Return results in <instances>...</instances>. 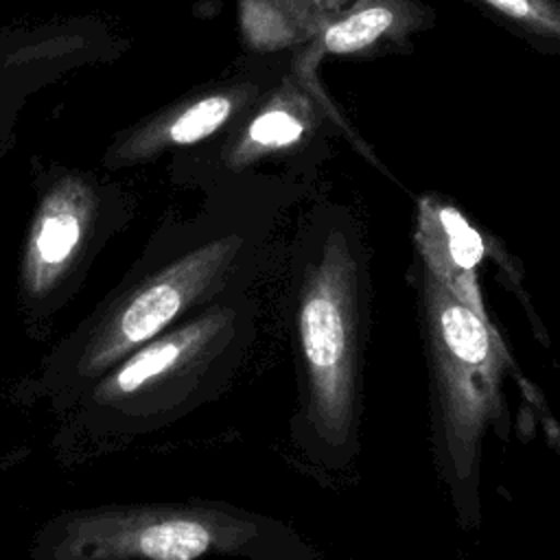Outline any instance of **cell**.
Segmentation results:
<instances>
[{
	"mask_svg": "<svg viewBox=\"0 0 560 560\" xmlns=\"http://www.w3.org/2000/svg\"><path fill=\"white\" fill-rule=\"evenodd\" d=\"M422 0H350L308 42L313 52L335 59H381L413 48V37L433 26Z\"/></svg>",
	"mask_w": 560,
	"mask_h": 560,
	"instance_id": "9c48e42d",
	"label": "cell"
},
{
	"mask_svg": "<svg viewBox=\"0 0 560 560\" xmlns=\"http://www.w3.org/2000/svg\"><path fill=\"white\" fill-rule=\"evenodd\" d=\"M249 254L247 238L232 232L188 249L147 276L94 322L74 354L72 378L94 383L192 308L210 306L234 287Z\"/></svg>",
	"mask_w": 560,
	"mask_h": 560,
	"instance_id": "277c9868",
	"label": "cell"
},
{
	"mask_svg": "<svg viewBox=\"0 0 560 560\" xmlns=\"http://www.w3.org/2000/svg\"><path fill=\"white\" fill-rule=\"evenodd\" d=\"M238 28L243 44L254 52H282L302 48L315 33L276 0H238Z\"/></svg>",
	"mask_w": 560,
	"mask_h": 560,
	"instance_id": "8fae6325",
	"label": "cell"
},
{
	"mask_svg": "<svg viewBox=\"0 0 560 560\" xmlns=\"http://www.w3.org/2000/svg\"><path fill=\"white\" fill-rule=\"evenodd\" d=\"M258 523L223 505L127 503L55 514L35 534L33 560H201L247 551Z\"/></svg>",
	"mask_w": 560,
	"mask_h": 560,
	"instance_id": "3957f363",
	"label": "cell"
},
{
	"mask_svg": "<svg viewBox=\"0 0 560 560\" xmlns=\"http://www.w3.org/2000/svg\"><path fill=\"white\" fill-rule=\"evenodd\" d=\"M245 302L210 304L192 319L171 326L92 383L90 400L127 409L155 405L158 396L190 389L228 350H236L245 324Z\"/></svg>",
	"mask_w": 560,
	"mask_h": 560,
	"instance_id": "5b68a950",
	"label": "cell"
},
{
	"mask_svg": "<svg viewBox=\"0 0 560 560\" xmlns=\"http://www.w3.org/2000/svg\"><path fill=\"white\" fill-rule=\"evenodd\" d=\"M262 92L260 83L249 79L203 88L125 131L109 149L107 162L112 166H131L149 162L168 149L208 140L230 122L241 120Z\"/></svg>",
	"mask_w": 560,
	"mask_h": 560,
	"instance_id": "ba28073f",
	"label": "cell"
},
{
	"mask_svg": "<svg viewBox=\"0 0 560 560\" xmlns=\"http://www.w3.org/2000/svg\"><path fill=\"white\" fill-rule=\"evenodd\" d=\"M276 2H280L291 13H295L317 35L322 26L337 11H341L350 0H276Z\"/></svg>",
	"mask_w": 560,
	"mask_h": 560,
	"instance_id": "7c38bea8",
	"label": "cell"
},
{
	"mask_svg": "<svg viewBox=\"0 0 560 560\" xmlns=\"http://www.w3.org/2000/svg\"><path fill=\"white\" fill-rule=\"evenodd\" d=\"M98 192L83 175L55 179L39 197L20 262V287L31 304L48 300L77 269L94 234Z\"/></svg>",
	"mask_w": 560,
	"mask_h": 560,
	"instance_id": "8992f818",
	"label": "cell"
},
{
	"mask_svg": "<svg viewBox=\"0 0 560 560\" xmlns=\"http://www.w3.org/2000/svg\"><path fill=\"white\" fill-rule=\"evenodd\" d=\"M304 254L293 302L302 431L324 464L339 466L357 451L370 282L359 241L341 225Z\"/></svg>",
	"mask_w": 560,
	"mask_h": 560,
	"instance_id": "6da1fadb",
	"label": "cell"
},
{
	"mask_svg": "<svg viewBox=\"0 0 560 560\" xmlns=\"http://www.w3.org/2000/svg\"><path fill=\"white\" fill-rule=\"evenodd\" d=\"M542 55L560 57V0H464Z\"/></svg>",
	"mask_w": 560,
	"mask_h": 560,
	"instance_id": "30bf717a",
	"label": "cell"
},
{
	"mask_svg": "<svg viewBox=\"0 0 560 560\" xmlns=\"http://www.w3.org/2000/svg\"><path fill=\"white\" fill-rule=\"evenodd\" d=\"M326 116L341 125V114L328 101L317 68L291 63V72L262 92L241 118L223 147V162L232 171H243L284 155L304 144Z\"/></svg>",
	"mask_w": 560,
	"mask_h": 560,
	"instance_id": "52a82bcc",
	"label": "cell"
},
{
	"mask_svg": "<svg viewBox=\"0 0 560 560\" xmlns=\"http://www.w3.org/2000/svg\"><path fill=\"white\" fill-rule=\"evenodd\" d=\"M429 363L431 440L462 525L479 521V457L488 427L503 429L501 378L510 363L494 326L416 260Z\"/></svg>",
	"mask_w": 560,
	"mask_h": 560,
	"instance_id": "7a4b0ae2",
	"label": "cell"
}]
</instances>
